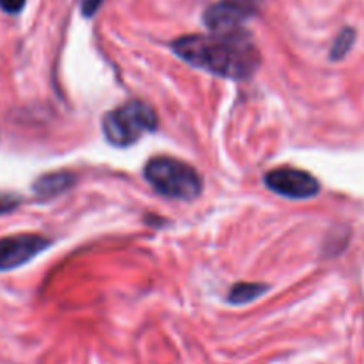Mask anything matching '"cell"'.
<instances>
[{
  "instance_id": "obj_1",
  "label": "cell",
  "mask_w": 364,
  "mask_h": 364,
  "mask_svg": "<svg viewBox=\"0 0 364 364\" xmlns=\"http://www.w3.org/2000/svg\"><path fill=\"white\" fill-rule=\"evenodd\" d=\"M173 52L191 66L224 78H249L259 66L258 48L245 31L181 36L171 45Z\"/></svg>"
},
{
  "instance_id": "obj_2",
  "label": "cell",
  "mask_w": 364,
  "mask_h": 364,
  "mask_svg": "<svg viewBox=\"0 0 364 364\" xmlns=\"http://www.w3.org/2000/svg\"><path fill=\"white\" fill-rule=\"evenodd\" d=\"M148 183L160 196L180 201H192L203 191V178L187 162L173 156H155L144 167Z\"/></svg>"
},
{
  "instance_id": "obj_3",
  "label": "cell",
  "mask_w": 364,
  "mask_h": 364,
  "mask_svg": "<svg viewBox=\"0 0 364 364\" xmlns=\"http://www.w3.org/2000/svg\"><path fill=\"white\" fill-rule=\"evenodd\" d=\"M102 124L103 135L110 144L117 148H127V146L135 144L142 135L156 130L159 117L148 103L141 100H132L107 112Z\"/></svg>"
},
{
  "instance_id": "obj_4",
  "label": "cell",
  "mask_w": 364,
  "mask_h": 364,
  "mask_svg": "<svg viewBox=\"0 0 364 364\" xmlns=\"http://www.w3.org/2000/svg\"><path fill=\"white\" fill-rule=\"evenodd\" d=\"M265 185L276 194L290 199H309L320 192V183L313 174L295 167H277L265 174Z\"/></svg>"
},
{
  "instance_id": "obj_5",
  "label": "cell",
  "mask_w": 364,
  "mask_h": 364,
  "mask_svg": "<svg viewBox=\"0 0 364 364\" xmlns=\"http://www.w3.org/2000/svg\"><path fill=\"white\" fill-rule=\"evenodd\" d=\"M50 245H52V240L32 233L0 238V272L25 265Z\"/></svg>"
},
{
  "instance_id": "obj_6",
  "label": "cell",
  "mask_w": 364,
  "mask_h": 364,
  "mask_svg": "<svg viewBox=\"0 0 364 364\" xmlns=\"http://www.w3.org/2000/svg\"><path fill=\"white\" fill-rule=\"evenodd\" d=\"M249 18H251V14L242 11L240 7L233 6L226 0H220L205 11L203 20H205V25L210 28V32L228 34V32L244 31V23Z\"/></svg>"
},
{
  "instance_id": "obj_7",
  "label": "cell",
  "mask_w": 364,
  "mask_h": 364,
  "mask_svg": "<svg viewBox=\"0 0 364 364\" xmlns=\"http://www.w3.org/2000/svg\"><path fill=\"white\" fill-rule=\"evenodd\" d=\"M75 183V174L68 171H59V173H50L45 176L38 178L34 183V192L43 198H53L63 192H66L71 185Z\"/></svg>"
},
{
  "instance_id": "obj_8",
  "label": "cell",
  "mask_w": 364,
  "mask_h": 364,
  "mask_svg": "<svg viewBox=\"0 0 364 364\" xmlns=\"http://www.w3.org/2000/svg\"><path fill=\"white\" fill-rule=\"evenodd\" d=\"M269 290L267 284H259V283H237L233 288L230 290V295H228V301L230 304L235 306H242L247 304V302H252L255 299L262 297L265 291Z\"/></svg>"
},
{
  "instance_id": "obj_9",
  "label": "cell",
  "mask_w": 364,
  "mask_h": 364,
  "mask_svg": "<svg viewBox=\"0 0 364 364\" xmlns=\"http://www.w3.org/2000/svg\"><path fill=\"white\" fill-rule=\"evenodd\" d=\"M354 41H355L354 28H343V31L340 32V36L336 38V41H334L333 48H331V57H333L334 60L343 59V57L348 53V50L352 48Z\"/></svg>"
},
{
  "instance_id": "obj_10",
  "label": "cell",
  "mask_w": 364,
  "mask_h": 364,
  "mask_svg": "<svg viewBox=\"0 0 364 364\" xmlns=\"http://www.w3.org/2000/svg\"><path fill=\"white\" fill-rule=\"evenodd\" d=\"M27 0H0V9L7 14H18L25 7Z\"/></svg>"
},
{
  "instance_id": "obj_11",
  "label": "cell",
  "mask_w": 364,
  "mask_h": 364,
  "mask_svg": "<svg viewBox=\"0 0 364 364\" xmlns=\"http://www.w3.org/2000/svg\"><path fill=\"white\" fill-rule=\"evenodd\" d=\"M103 0H80V11L85 18H91L98 13Z\"/></svg>"
},
{
  "instance_id": "obj_12",
  "label": "cell",
  "mask_w": 364,
  "mask_h": 364,
  "mask_svg": "<svg viewBox=\"0 0 364 364\" xmlns=\"http://www.w3.org/2000/svg\"><path fill=\"white\" fill-rule=\"evenodd\" d=\"M226 2L233 4V6L240 7V9L245 11L247 14H251V16H255V13L258 11V6L262 0H226Z\"/></svg>"
},
{
  "instance_id": "obj_13",
  "label": "cell",
  "mask_w": 364,
  "mask_h": 364,
  "mask_svg": "<svg viewBox=\"0 0 364 364\" xmlns=\"http://www.w3.org/2000/svg\"><path fill=\"white\" fill-rule=\"evenodd\" d=\"M20 205V199L14 198V196H2L0 194V213H9L14 208H18Z\"/></svg>"
}]
</instances>
